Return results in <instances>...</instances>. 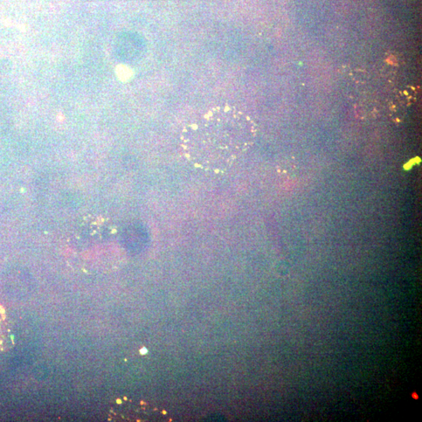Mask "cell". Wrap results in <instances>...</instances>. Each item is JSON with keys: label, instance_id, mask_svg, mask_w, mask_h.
<instances>
[{"label": "cell", "instance_id": "1", "mask_svg": "<svg viewBox=\"0 0 422 422\" xmlns=\"http://www.w3.org/2000/svg\"><path fill=\"white\" fill-rule=\"evenodd\" d=\"M251 128L246 117L230 106L213 107L196 117L182 131L183 153L195 168L223 172L244 153Z\"/></svg>", "mask_w": 422, "mask_h": 422}]
</instances>
